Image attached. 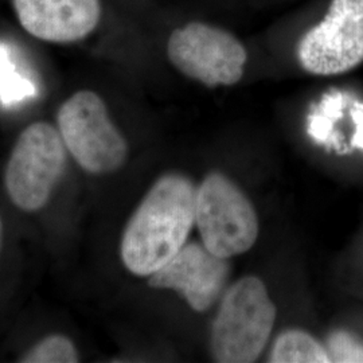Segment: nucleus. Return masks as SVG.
Wrapping results in <instances>:
<instances>
[{"label":"nucleus","instance_id":"1","mask_svg":"<svg viewBox=\"0 0 363 363\" xmlns=\"http://www.w3.org/2000/svg\"><path fill=\"white\" fill-rule=\"evenodd\" d=\"M196 189L186 177L155 182L125 228L121 259L136 276H151L184 247L195 222Z\"/></svg>","mask_w":363,"mask_h":363},{"label":"nucleus","instance_id":"2","mask_svg":"<svg viewBox=\"0 0 363 363\" xmlns=\"http://www.w3.org/2000/svg\"><path fill=\"white\" fill-rule=\"evenodd\" d=\"M276 307L264 283L247 276L223 295L211 331V351L222 363L255 362L267 346Z\"/></svg>","mask_w":363,"mask_h":363},{"label":"nucleus","instance_id":"3","mask_svg":"<svg viewBox=\"0 0 363 363\" xmlns=\"http://www.w3.org/2000/svg\"><path fill=\"white\" fill-rule=\"evenodd\" d=\"M195 223L203 245L222 259L245 253L259 237L252 202L220 172L210 174L196 189Z\"/></svg>","mask_w":363,"mask_h":363},{"label":"nucleus","instance_id":"4","mask_svg":"<svg viewBox=\"0 0 363 363\" xmlns=\"http://www.w3.org/2000/svg\"><path fill=\"white\" fill-rule=\"evenodd\" d=\"M58 127L66 148L78 164L91 174L120 169L128 145L108 115L103 99L94 91H79L58 111Z\"/></svg>","mask_w":363,"mask_h":363},{"label":"nucleus","instance_id":"5","mask_svg":"<svg viewBox=\"0 0 363 363\" xmlns=\"http://www.w3.org/2000/svg\"><path fill=\"white\" fill-rule=\"evenodd\" d=\"M65 164L61 133L43 121L28 125L18 138L6 169V189L13 205L25 211L43 208Z\"/></svg>","mask_w":363,"mask_h":363},{"label":"nucleus","instance_id":"6","mask_svg":"<svg viewBox=\"0 0 363 363\" xmlns=\"http://www.w3.org/2000/svg\"><path fill=\"white\" fill-rule=\"evenodd\" d=\"M167 54L181 73L208 86L238 82L247 58L245 48L230 33L198 22L169 35Z\"/></svg>","mask_w":363,"mask_h":363},{"label":"nucleus","instance_id":"7","mask_svg":"<svg viewBox=\"0 0 363 363\" xmlns=\"http://www.w3.org/2000/svg\"><path fill=\"white\" fill-rule=\"evenodd\" d=\"M298 57L316 76L340 74L363 62V0H333L325 19L300 40Z\"/></svg>","mask_w":363,"mask_h":363},{"label":"nucleus","instance_id":"8","mask_svg":"<svg viewBox=\"0 0 363 363\" xmlns=\"http://www.w3.org/2000/svg\"><path fill=\"white\" fill-rule=\"evenodd\" d=\"M229 262L201 244H190L151 274L150 286L172 289L198 312L208 311L220 298L229 277Z\"/></svg>","mask_w":363,"mask_h":363},{"label":"nucleus","instance_id":"9","mask_svg":"<svg viewBox=\"0 0 363 363\" xmlns=\"http://www.w3.org/2000/svg\"><path fill=\"white\" fill-rule=\"evenodd\" d=\"M21 26L45 42L72 43L99 26L100 0H13Z\"/></svg>","mask_w":363,"mask_h":363},{"label":"nucleus","instance_id":"10","mask_svg":"<svg viewBox=\"0 0 363 363\" xmlns=\"http://www.w3.org/2000/svg\"><path fill=\"white\" fill-rule=\"evenodd\" d=\"M271 362H331L328 352L307 333L291 330L277 337L273 346Z\"/></svg>","mask_w":363,"mask_h":363},{"label":"nucleus","instance_id":"11","mask_svg":"<svg viewBox=\"0 0 363 363\" xmlns=\"http://www.w3.org/2000/svg\"><path fill=\"white\" fill-rule=\"evenodd\" d=\"M21 362L74 363L78 362V352L70 339L62 335H50L27 351Z\"/></svg>","mask_w":363,"mask_h":363},{"label":"nucleus","instance_id":"12","mask_svg":"<svg viewBox=\"0 0 363 363\" xmlns=\"http://www.w3.org/2000/svg\"><path fill=\"white\" fill-rule=\"evenodd\" d=\"M327 352L331 362H363V345L346 333L330 337Z\"/></svg>","mask_w":363,"mask_h":363},{"label":"nucleus","instance_id":"13","mask_svg":"<svg viewBox=\"0 0 363 363\" xmlns=\"http://www.w3.org/2000/svg\"><path fill=\"white\" fill-rule=\"evenodd\" d=\"M352 117H354L355 125H357L355 135L352 138V145L363 150V108H358L357 111H354Z\"/></svg>","mask_w":363,"mask_h":363},{"label":"nucleus","instance_id":"14","mask_svg":"<svg viewBox=\"0 0 363 363\" xmlns=\"http://www.w3.org/2000/svg\"><path fill=\"white\" fill-rule=\"evenodd\" d=\"M1 233H3V223H1V218H0V247H1Z\"/></svg>","mask_w":363,"mask_h":363}]
</instances>
